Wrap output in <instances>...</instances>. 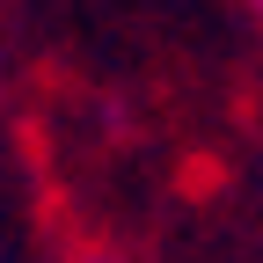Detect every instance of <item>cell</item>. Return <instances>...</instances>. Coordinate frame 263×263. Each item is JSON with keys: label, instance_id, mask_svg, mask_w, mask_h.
<instances>
[{"label": "cell", "instance_id": "6da1fadb", "mask_svg": "<svg viewBox=\"0 0 263 263\" xmlns=\"http://www.w3.org/2000/svg\"><path fill=\"white\" fill-rule=\"evenodd\" d=\"M256 8H263V0H256Z\"/></svg>", "mask_w": 263, "mask_h": 263}]
</instances>
